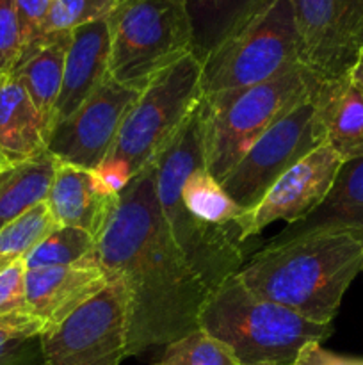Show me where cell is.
<instances>
[{"mask_svg": "<svg viewBox=\"0 0 363 365\" xmlns=\"http://www.w3.org/2000/svg\"><path fill=\"white\" fill-rule=\"evenodd\" d=\"M96 257L107 278H117L127 289V356L167 346L198 330L210 289L189 266L164 220L155 163L120 191L96 239Z\"/></svg>", "mask_w": 363, "mask_h": 365, "instance_id": "cell-1", "label": "cell"}, {"mask_svg": "<svg viewBox=\"0 0 363 365\" xmlns=\"http://www.w3.org/2000/svg\"><path fill=\"white\" fill-rule=\"evenodd\" d=\"M363 266V228L322 225L276 237L238 269L246 287L319 324H333Z\"/></svg>", "mask_w": 363, "mask_h": 365, "instance_id": "cell-2", "label": "cell"}, {"mask_svg": "<svg viewBox=\"0 0 363 365\" xmlns=\"http://www.w3.org/2000/svg\"><path fill=\"white\" fill-rule=\"evenodd\" d=\"M198 324L223 342L237 365H292L310 342H322L333 324H319L262 298L237 273L212 289Z\"/></svg>", "mask_w": 363, "mask_h": 365, "instance_id": "cell-3", "label": "cell"}, {"mask_svg": "<svg viewBox=\"0 0 363 365\" xmlns=\"http://www.w3.org/2000/svg\"><path fill=\"white\" fill-rule=\"evenodd\" d=\"M320 78L301 63L278 77L231 91L203 95V160L214 178L221 180L244 153L302 100L317 93Z\"/></svg>", "mask_w": 363, "mask_h": 365, "instance_id": "cell-4", "label": "cell"}, {"mask_svg": "<svg viewBox=\"0 0 363 365\" xmlns=\"http://www.w3.org/2000/svg\"><path fill=\"white\" fill-rule=\"evenodd\" d=\"M199 81L201 63L187 53L139 93L109 155L93 170L105 189L117 195L135 175L155 163L198 107L203 96Z\"/></svg>", "mask_w": 363, "mask_h": 365, "instance_id": "cell-5", "label": "cell"}, {"mask_svg": "<svg viewBox=\"0 0 363 365\" xmlns=\"http://www.w3.org/2000/svg\"><path fill=\"white\" fill-rule=\"evenodd\" d=\"M203 164L201 116L198 103L184 127L155 159L157 196L174 242L189 266L212 291L228 277L238 273L242 267V252L235 237H231L230 228L196 220L182 203L180 189L185 177Z\"/></svg>", "mask_w": 363, "mask_h": 365, "instance_id": "cell-6", "label": "cell"}, {"mask_svg": "<svg viewBox=\"0 0 363 365\" xmlns=\"http://www.w3.org/2000/svg\"><path fill=\"white\" fill-rule=\"evenodd\" d=\"M109 75L142 91L153 77L192 53L184 0H116L107 14Z\"/></svg>", "mask_w": 363, "mask_h": 365, "instance_id": "cell-7", "label": "cell"}, {"mask_svg": "<svg viewBox=\"0 0 363 365\" xmlns=\"http://www.w3.org/2000/svg\"><path fill=\"white\" fill-rule=\"evenodd\" d=\"M290 0H267L201 63L203 95L249 88L299 64Z\"/></svg>", "mask_w": 363, "mask_h": 365, "instance_id": "cell-8", "label": "cell"}, {"mask_svg": "<svg viewBox=\"0 0 363 365\" xmlns=\"http://www.w3.org/2000/svg\"><path fill=\"white\" fill-rule=\"evenodd\" d=\"M45 365H120L128 349V294L110 277L105 289L41 335Z\"/></svg>", "mask_w": 363, "mask_h": 365, "instance_id": "cell-9", "label": "cell"}, {"mask_svg": "<svg viewBox=\"0 0 363 365\" xmlns=\"http://www.w3.org/2000/svg\"><path fill=\"white\" fill-rule=\"evenodd\" d=\"M320 145H324V132L313 95L278 120L219 184L241 209L249 210L285 171Z\"/></svg>", "mask_w": 363, "mask_h": 365, "instance_id": "cell-10", "label": "cell"}, {"mask_svg": "<svg viewBox=\"0 0 363 365\" xmlns=\"http://www.w3.org/2000/svg\"><path fill=\"white\" fill-rule=\"evenodd\" d=\"M299 61L320 81L344 77L356 63L363 0H290Z\"/></svg>", "mask_w": 363, "mask_h": 365, "instance_id": "cell-11", "label": "cell"}, {"mask_svg": "<svg viewBox=\"0 0 363 365\" xmlns=\"http://www.w3.org/2000/svg\"><path fill=\"white\" fill-rule=\"evenodd\" d=\"M139 93L109 75L71 116L52 128L46 143L48 152L63 164L96 170L109 155Z\"/></svg>", "mask_w": 363, "mask_h": 365, "instance_id": "cell-12", "label": "cell"}, {"mask_svg": "<svg viewBox=\"0 0 363 365\" xmlns=\"http://www.w3.org/2000/svg\"><path fill=\"white\" fill-rule=\"evenodd\" d=\"M344 160L331 146L320 145L285 171L253 209L233 221L235 241L260 234L274 221L295 225L308 217L331 191Z\"/></svg>", "mask_w": 363, "mask_h": 365, "instance_id": "cell-13", "label": "cell"}, {"mask_svg": "<svg viewBox=\"0 0 363 365\" xmlns=\"http://www.w3.org/2000/svg\"><path fill=\"white\" fill-rule=\"evenodd\" d=\"M109 284L98 264L27 269L25 294L28 314L43 321L46 331L59 327Z\"/></svg>", "mask_w": 363, "mask_h": 365, "instance_id": "cell-14", "label": "cell"}, {"mask_svg": "<svg viewBox=\"0 0 363 365\" xmlns=\"http://www.w3.org/2000/svg\"><path fill=\"white\" fill-rule=\"evenodd\" d=\"M109 53L110 39L105 18L71 31L52 128L71 116L105 82L109 77Z\"/></svg>", "mask_w": 363, "mask_h": 365, "instance_id": "cell-15", "label": "cell"}, {"mask_svg": "<svg viewBox=\"0 0 363 365\" xmlns=\"http://www.w3.org/2000/svg\"><path fill=\"white\" fill-rule=\"evenodd\" d=\"M117 195L105 189L93 170L59 163L46 205L59 227L82 228L98 239L116 207Z\"/></svg>", "mask_w": 363, "mask_h": 365, "instance_id": "cell-16", "label": "cell"}, {"mask_svg": "<svg viewBox=\"0 0 363 365\" xmlns=\"http://www.w3.org/2000/svg\"><path fill=\"white\" fill-rule=\"evenodd\" d=\"M315 110L324 145L331 146L344 163L363 159V91L351 75L320 82Z\"/></svg>", "mask_w": 363, "mask_h": 365, "instance_id": "cell-17", "label": "cell"}, {"mask_svg": "<svg viewBox=\"0 0 363 365\" xmlns=\"http://www.w3.org/2000/svg\"><path fill=\"white\" fill-rule=\"evenodd\" d=\"M48 128L23 86L11 73H0V157L21 163L46 152Z\"/></svg>", "mask_w": 363, "mask_h": 365, "instance_id": "cell-18", "label": "cell"}, {"mask_svg": "<svg viewBox=\"0 0 363 365\" xmlns=\"http://www.w3.org/2000/svg\"><path fill=\"white\" fill-rule=\"evenodd\" d=\"M59 160L48 150L0 170V228L46 202Z\"/></svg>", "mask_w": 363, "mask_h": 365, "instance_id": "cell-19", "label": "cell"}, {"mask_svg": "<svg viewBox=\"0 0 363 365\" xmlns=\"http://www.w3.org/2000/svg\"><path fill=\"white\" fill-rule=\"evenodd\" d=\"M70 41L71 32L53 34L46 45L21 59L11 71V75L23 86L32 103L45 120L48 138L52 132L53 109L63 86L64 61H66Z\"/></svg>", "mask_w": 363, "mask_h": 365, "instance_id": "cell-20", "label": "cell"}, {"mask_svg": "<svg viewBox=\"0 0 363 365\" xmlns=\"http://www.w3.org/2000/svg\"><path fill=\"white\" fill-rule=\"evenodd\" d=\"M267 0H184L192 27V56L203 63Z\"/></svg>", "mask_w": 363, "mask_h": 365, "instance_id": "cell-21", "label": "cell"}, {"mask_svg": "<svg viewBox=\"0 0 363 365\" xmlns=\"http://www.w3.org/2000/svg\"><path fill=\"white\" fill-rule=\"evenodd\" d=\"M322 225L363 228V159L342 164L333 187L324 202L308 217L290 225L280 237Z\"/></svg>", "mask_w": 363, "mask_h": 365, "instance_id": "cell-22", "label": "cell"}, {"mask_svg": "<svg viewBox=\"0 0 363 365\" xmlns=\"http://www.w3.org/2000/svg\"><path fill=\"white\" fill-rule=\"evenodd\" d=\"M180 198L192 217L216 227L230 228L228 225H233V221L246 212L230 198L219 180L210 175L205 164L194 168L185 177Z\"/></svg>", "mask_w": 363, "mask_h": 365, "instance_id": "cell-23", "label": "cell"}, {"mask_svg": "<svg viewBox=\"0 0 363 365\" xmlns=\"http://www.w3.org/2000/svg\"><path fill=\"white\" fill-rule=\"evenodd\" d=\"M77 264H98L96 239L89 232L75 227H57L27 257L25 267H64Z\"/></svg>", "mask_w": 363, "mask_h": 365, "instance_id": "cell-24", "label": "cell"}, {"mask_svg": "<svg viewBox=\"0 0 363 365\" xmlns=\"http://www.w3.org/2000/svg\"><path fill=\"white\" fill-rule=\"evenodd\" d=\"M57 227L59 225L53 220L48 205L43 202L0 228V271L18 260H25V257Z\"/></svg>", "mask_w": 363, "mask_h": 365, "instance_id": "cell-25", "label": "cell"}, {"mask_svg": "<svg viewBox=\"0 0 363 365\" xmlns=\"http://www.w3.org/2000/svg\"><path fill=\"white\" fill-rule=\"evenodd\" d=\"M43 321L28 312L0 319V365H45L41 335Z\"/></svg>", "mask_w": 363, "mask_h": 365, "instance_id": "cell-26", "label": "cell"}, {"mask_svg": "<svg viewBox=\"0 0 363 365\" xmlns=\"http://www.w3.org/2000/svg\"><path fill=\"white\" fill-rule=\"evenodd\" d=\"M162 362L167 365H237L230 349L201 328L167 344Z\"/></svg>", "mask_w": 363, "mask_h": 365, "instance_id": "cell-27", "label": "cell"}, {"mask_svg": "<svg viewBox=\"0 0 363 365\" xmlns=\"http://www.w3.org/2000/svg\"><path fill=\"white\" fill-rule=\"evenodd\" d=\"M116 0H53L43 25V45L59 32H71L80 25L107 18Z\"/></svg>", "mask_w": 363, "mask_h": 365, "instance_id": "cell-28", "label": "cell"}, {"mask_svg": "<svg viewBox=\"0 0 363 365\" xmlns=\"http://www.w3.org/2000/svg\"><path fill=\"white\" fill-rule=\"evenodd\" d=\"M52 2L53 0H14L21 41L20 61L43 46V25Z\"/></svg>", "mask_w": 363, "mask_h": 365, "instance_id": "cell-29", "label": "cell"}, {"mask_svg": "<svg viewBox=\"0 0 363 365\" xmlns=\"http://www.w3.org/2000/svg\"><path fill=\"white\" fill-rule=\"evenodd\" d=\"M21 41L14 0H0V73H11L20 61Z\"/></svg>", "mask_w": 363, "mask_h": 365, "instance_id": "cell-30", "label": "cell"}, {"mask_svg": "<svg viewBox=\"0 0 363 365\" xmlns=\"http://www.w3.org/2000/svg\"><path fill=\"white\" fill-rule=\"evenodd\" d=\"M25 274H27L25 260H18L0 271V319L11 314L28 312Z\"/></svg>", "mask_w": 363, "mask_h": 365, "instance_id": "cell-31", "label": "cell"}, {"mask_svg": "<svg viewBox=\"0 0 363 365\" xmlns=\"http://www.w3.org/2000/svg\"><path fill=\"white\" fill-rule=\"evenodd\" d=\"M292 365H363V360L337 355L324 349L320 342H310L299 351Z\"/></svg>", "mask_w": 363, "mask_h": 365, "instance_id": "cell-32", "label": "cell"}, {"mask_svg": "<svg viewBox=\"0 0 363 365\" xmlns=\"http://www.w3.org/2000/svg\"><path fill=\"white\" fill-rule=\"evenodd\" d=\"M349 75H351L352 82H354V84L358 86V88L363 91V48L358 52V57H356V63L352 64V68H351V71H349Z\"/></svg>", "mask_w": 363, "mask_h": 365, "instance_id": "cell-33", "label": "cell"}, {"mask_svg": "<svg viewBox=\"0 0 363 365\" xmlns=\"http://www.w3.org/2000/svg\"><path fill=\"white\" fill-rule=\"evenodd\" d=\"M358 46H359V50L363 48V31H362V34H359V38H358Z\"/></svg>", "mask_w": 363, "mask_h": 365, "instance_id": "cell-34", "label": "cell"}, {"mask_svg": "<svg viewBox=\"0 0 363 365\" xmlns=\"http://www.w3.org/2000/svg\"><path fill=\"white\" fill-rule=\"evenodd\" d=\"M4 166H6V163H4V159H2V157H0V170H2Z\"/></svg>", "mask_w": 363, "mask_h": 365, "instance_id": "cell-35", "label": "cell"}, {"mask_svg": "<svg viewBox=\"0 0 363 365\" xmlns=\"http://www.w3.org/2000/svg\"><path fill=\"white\" fill-rule=\"evenodd\" d=\"M153 365H167V364H164V362H159V364H153Z\"/></svg>", "mask_w": 363, "mask_h": 365, "instance_id": "cell-36", "label": "cell"}, {"mask_svg": "<svg viewBox=\"0 0 363 365\" xmlns=\"http://www.w3.org/2000/svg\"><path fill=\"white\" fill-rule=\"evenodd\" d=\"M362 271H363V266H362Z\"/></svg>", "mask_w": 363, "mask_h": 365, "instance_id": "cell-37", "label": "cell"}]
</instances>
